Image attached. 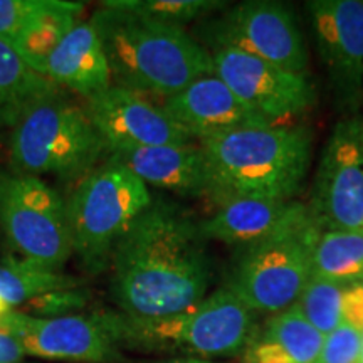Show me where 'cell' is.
<instances>
[{
  "label": "cell",
  "instance_id": "cell-19",
  "mask_svg": "<svg viewBox=\"0 0 363 363\" xmlns=\"http://www.w3.org/2000/svg\"><path fill=\"white\" fill-rule=\"evenodd\" d=\"M61 91L0 39V135L11 133L35 104Z\"/></svg>",
  "mask_w": 363,
  "mask_h": 363
},
{
  "label": "cell",
  "instance_id": "cell-6",
  "mask_svg": "<svg viewBox=\"0 0 363 363\" xmlns=\"http://www.w3.org/2000/svg\"><path fill=\"white\" fill-rule=\"evenodd\" d=\"M320 234L321 227L301 203L278 230L239 249L225 288L252 313L276 315L294 306L313 276Z\"/></svg>",
  "mask_w": 363,
  "mask_h": 363
},
{
  "label": "cell",
  "instance_id": "cell-31",
  "mask_svg": "<svg viewBox=\"0 0 363 363\" xmlns=\"http://www.w3.org/2000/svg\"><path fill=\"white\" fill-rule=\"evenodd\" d=\"M358 363H363V328L360 330V355H358Z\"/></svg>",
  "mask_w": 363,
  "mask_h": 363
},
{
  "label": "cell",
  "instance_id": "cell-16",
  "mask_svg": "<svg viewBox=\"0 0 363 363\" xmlns=\"http://www.w3.org/2000/svg\"><path fill=\"white\" fill-rule=\"evenodd\" d=\"M160 103L167 115L187 131L195 142H203L249 126L278 125L249 108L216 74L195 79L180 93Z\"/></svg>",
  "mask_w": 363,
  "mask_h": 363
},
{
  "label": "cell",
  "instance_id": "cell-26",
  "mask_svg": "<svg viewBox=\"0 0 363 363\" xmlns=\"http://www.w3.org/2000/svg\"><path fill=\"white\" fill-rule=\"evenodd\" d=\"M54 2L56 0H0V39L11 44L51 11Z\"/></svg>",
  "mask_w": 363,
  "mask_h": 363
},
{
  "label": "cell",
  "instance_id": "cell-11",
  "mask_svg": "<svg viewBox=\"0 0 363 363\" xmlns=\"http://www.w3.org/2000/svg\"><path fill=\"white\" fill-rule=\"evenodd\" d=\"M211 54L217 78L272 123L283 125L288 118L301 115L315 104L316 91L308 74L234 49H217Z\"/></svg>",
  "mask_w": 363,
  "mask_h": 363
},
{
  "label": "cell",
  "instance_id": "cell-25",
  "mask_svg": "<svg viewBox=\"0 0 363 363\" xmlns=\"http://www.w3.org/2000/svg\"><path fill=\"white\" fill-rule=\"evenodd\" d=\"M121 7L148 19L185 29L190 22H202L229 4L220 0H118Z\"/></svg>",
  "mask_w": 363,
  "mask_h": 363
},
{
  "label": "cell",
  "instance_id": "cell-9",
  "mask_svg": "<svg viewBox=\"0 0 363 363\" xmlns=\"http://www.w3.org/2000/svg\"><path fill=\"white\" fill-rule=\"evenodd\" d=\"M197 39L208 51L234 49L299 74H308L305 35L291 9L272 0L227 6L199 22Z\"/></svg>",
  "mask_w": 363,
  "mask_h": 363
},
{
  "label": "cell",
  "instance_id": "cell-20",
  "mask_svg": "<svg viewBox=\"0 0 363 363\" xmlns=\"http://www.w3.org/2000/svg\"><path fill=\"white\" fill-rule=\"evenodd\" d=\"M83 11L84 4L81 2L56 0L51 11L44 13L9 45L19 54L27 66L45 76L49 57L72 27L81 21Z\"/></svg>",
  "mask_w": 363,
  "mask_h": 363
},
{
  "label": "cell",
  "instance_id": "cell-27",
  "mask_svg": "<svg viewBox=\"0 0 363 363\" xmlns=\"http://www.w3.org/2000/svg\"><path fill=\"white\" fill-rule=\"evenodd\" d=\"M89 291L83 286L62 288L39 294L26 303L24 313L38 318H59L78 315L79 310L88 305Z\"/></svg>",
  "mask_w": 363,
  "mask_h": 363
},
{
  "label": "cell",
  "instance_id": "cell-24",
  "mask_svg": "<svg viewBox=\"0 0 363 363\" xmlns=\"http://www.w3.org/2000/svg\"><path fill=\"white\" fill-rule=\"evenodd\" d=\"M350 283L313 274L298 299V308L323 337L345 321V298Z\"/></svg>",
  "mask_w": 363,
  "mask_h": 363
},
{
  "label": "cell",
  "instance_id": "cell-22",
  "mask_svg": "<svg viewBox=\"0 0 363 363\" xmlns=\"http://www.w3.org/2000/svg\"><path fill=\"white\" fill-rule=\"evenodd\" d=\"M313 274L337 281L363 279V227L321 230L313 257Z\"/></svg>",
  "mask_w": 363,
  "mask_h": 363
},
{
  "label": "cell",
  "instance_id": "cell-30",
  "mask_svg": "<svg viewBox=\"0 0 363 363\" xmlns=\"http://www.w3.org/2000/svg\"><path fill=\"white\" fill-rule=\"evenodd\" d=\"M136 363H222V362L206 360V358H195V357H172V358H160V360L136 362Z\"/></svg>",
  "mask_w": 363,
  "mask_h": 363
},
{
  "label": "cell",
  "instance_id": "cell-2",
  "mask_svg": "<svg viewBox=\"0 0 363 363\" xmlns=\"http://www.w3.org/2000/svg\"><path fill=\"white\" fill-rule=\"evenodd\" d=\"M101 39L113 84L152 99L174 96L214 74L212 54L182 27L163 24L106 0L91 16Z\"/></svg>",
  "mask_w": 363,
  "mask_h": 363
},
{
  "label": "cell",
  "instance_id": "cell-32",
  "mask_svg": "<svg viewBox=\"0 0 363 363\" xmlns=\"http://www.w3.org/2000/svg\"><path fill=\"white\" fill-rule=\"evenodd\" d=\"M21 363H22V362H21Z\"/></svg>",
  "mask_w": 363,
  "mask_h": 363
},
{
  "label": "cell",
  "instance_id": "cell-13",
  "mask_svg": "<svg viewBox=\"0 0 363 363\" xmlns=\"http://www.w3.org/2000/svg\"><path fill=\"white\" fill-rule=\"evenodd\" d=\"M0 328L19 340L30 357L71 363H115L121 358L96 313L38 318L11 310L0 320Z\"/></svg>",
  "mask_w": 363,
  "mask_h": 363
},
{
  "label": "cell",
  "instance_id": "cell-28",
  "mask_svg": "<svg viewBox=\"0 0 363 363\" xmlns=\"http://www.w3.org/2000/svg\"><path fill=\"white\" fill-rule=\"evenodd\" d=\"M360 330L343 321L337 330L326 335L316 363H358Z\"/></svg>",
  "mask_w": 363,
  "mask_h": 363
},
{
  "label": "cell",
  "instance_id": "cell-5",
  "mask_svg": "<svg viewBox=\"0 0 363 363\" xmlns=\"http://www.w3.org/2000/svg\"><path fill=\"white\" fill-rule=\"evenodd\" d=\"M7 155V169L17 174L78 184L110 153L84 104L61 91L35 104L9 133Z\"/></svg>",
  "mask_w": 363,
  "mask_h": 363
},
{
  "label": "cell",
  "instance_id": "cell-1",
  "mask_svg": "<svg viewBox=\"0 0 363 363\" xmlns=\"http://www.w3.org/2000/svg\"><path fill=\"white\" fill-rule=\"evenodd\" d=\"M110 288L126 316L179 315L207 296L214 259L201 219L170 199L155 197L116 242Z\"/></svg>",
  "mask_w": 363,
  "mask_h": 363
},
{
  "label": "cell",
  "instance_id": "cell-8",
  "mask_svg": "<svg viewBox=\"0 0 363 363\" xmlns=\"http://www.w3.org/2000/svg\"><path fill=\"white\" fill-rule=\"evenodd\" d=\"M0 233L13 256L48 271L72 257L66 197L39 177L0 169Z\"/></svg>",
  "mask_w": 363,
  "mask_h": 363
},
{
  "label": "cell",
  "instance_id": "cell-21",
  "mask_svg": "<svg viewBox=\"0 0 363 363\" xmlns=\"http://www.w3.org/2000/svg\"><path fill=\"white\" fill-rule=\"evenodd\" d=\"M76 286H83L81 279L65 272L48 271L13 254L0 261V298L13 310L24 306L39 294Z\"/></svg>",
  "mask_w": 363,
  "mask_h": 363
},
{
  "label": "cell",
  "instance_id": "cell-4",
  "mask_svg": "<svg viewBox=\"0 0 363 363\" xmlns=\"http://www.w3.org/2000/svg\"><path fill=\"white\" fill-rule=\"evenodd\" d=\"M96 315L120 350L214 360L239 355L254 337V313L225 286L189 310L158 320H140L113 310Z\"/></svg>",
  "mask_w": 363,
  "mask_h": 363
},
{
  "label": "cell",
  "instance_id": "cell-12",
  "mask_svg": "<svg viewBox=\"0 0 363 363\" xmlns=\"http://www.w3.org/2000/svg\"><path fill=\"white\" fill-rule=\"evenodd\" d=\"M306 9L335 98L357 111L363 101V0H311Z\"/></svg>",
  "mask_w": 363,
  "mask_h": 363
},
{
  "label": "cell",
  "instance_id": "cell-23",
  "mask_svg": "<svg viewBox=\"0 0 363 363\" xmlns=\"http://www.w3.org/2000/svg\"><path fill=\"white\" fill-rule=\"evenodd\" d=\"M259 337L274 343L293 363H316L325 342L298 305L271 315Z\"/></svg>",
  "mask_w": 363,
  "mask_h": 363
},
{
  "label": "cell",
  "instance_id": "cell-17",
  "mask_svg": "<svg viewBox=\"0 0 363 363\" xmlns=\"http://www.w3.org/2000/svg\"><path fill=\"white\" fill-rule=\"evenodd\" d=\"M45 78L61 89L72 91L84 101L111 88L113 78L106 52L89 21H79L54 49Z\"/></svg>",
  "mask_w": 363,
  "mask_h": 363
},
{
  "label": "cell",
  "instance_id": "cell-10",
  "mask_svg": "<svg viewBox=\"0 0 363 363\" xmlns=\"http://www.w3.org/2000/svg\"><path fill=\"white\" fill-rule=\"evenodd\" d=\"M321 230L363 227V115L335 125L326 140L308 203Z\"/></svg>",
  "mask_w": 363,
  "mask_h": 363
},
{
  "label": "cell",
  "instance_id": "cell-15",
  "mask_svg": "<svg viewBox=\"0 0 363 363\" xmlns=\"http://www.w3.org/2000/svg\"><path fill=\"white\" fill-rule=\"evenodd\" d=\"M135 174L147 187L182 197L208 199L214 206L222 195L211 162L201 143H172L126 150L110 155Z\"/></svg>",
  "mask_w": 363,
  "mask_h": 363
},
{
  "label": "cell",
  "instance_id": "cell-14",
  "mask_svg": "<svg viewBox=\"0 0 363 363\" xmlns=\"http://www.w3.org/2000/svg\"><path fill=\"white\" fill-rule=\"evenodd\" d=\"M84 106L110 155L126 150L195 142L167 115L162 103L120 86L113 84L103 94L84 101Z\"/></svg>",
  "mask_w": 363,
  "mask_h": 363
},
{
  "label": "cell",
  "instance_id": "cell-18",
  "mask_svg": "<svg viewBox=\"0 0 363 363\" xmlns=\"http://www.w3.org/2000/svg\"><path fill=\"white\" fill-rule=\"evenodd\" d=\"M298 201L261 197H227L214 214L201 219V230L208 242L246 247L278 230L301 207Z\"/></svg>",
  "mask_w": 363,
  "mask_h": 363
},
{
  "label": "cell",
  "instance_id": "cell-7",
  "mask_svg": "<svg viewBox=\"0 0 363 363\" xmlns=\"http://www.w3.org/2000/svg\"><path fill=\"white\" fill-rule=\"evenodd\" d=\"M153 201L123 163L108 157L74 185L67 202L72 256L91 276L110 269L116 242Z\"/></svg>",
  "mask_w": 363,
  "mask_h": 363
},
{
  "label": "cell",
  "instance_id": "cell-3",
  "mask_svg": "<svg viewBox=\"0 0 363 363\" xmlns=\"http://www.w3.org/2000/svg\"><path fill=\"white\" fill-rule=\"evenodd\" d=\"M227 197L294 201L311 163V133L305 126H249L199 142ZM219 202V203H220Z\"/></svg>",
  "mask_w": 363,
  "mask_h": 363
},
{
  "label": "cell",
  "instance_id": "cell-29",
  "mask_svg": "<svg viewBox=\"0 0 363 363\" xmlns=\"http://www.w3.org/2000/svg\"><path fill=\"white\" fill-rule=\"evenodd\" d=\"M26 357L19 340L0 328V363H21Z\"/></svg>",
  "mask_w": 363,
  "mask_h": 363
}]
</instances>
